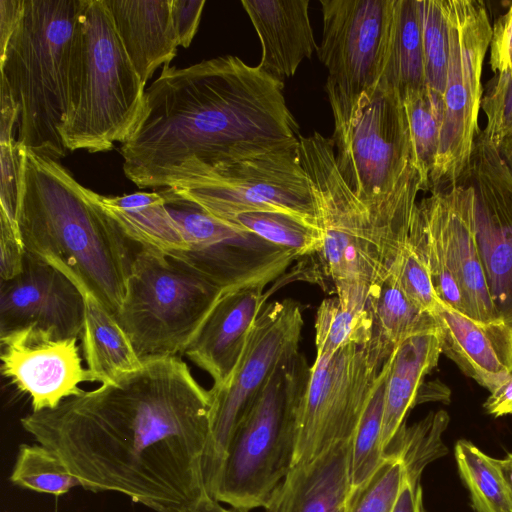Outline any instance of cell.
<instances>
[{"mask_svg":"<svg viewBox=\"0 0 512 512\" xmlns=\"http://www.w3.org/2000/svg\"><path fill=\"white\" fill-rule=\"evenodd\" d=\"M211 408L210 391L180 357L167 356L20 423L61 457L84 490L181 512L208 493L203 459Z\"/></svg>","mask_w":512,"mask_h":512,"instance_id":"cell-1","label":"cell"},{"mask_svg":"<svg viewBox=\"0 0 512 512\" xmlns=\"http://www.w3.org/2000/svg\"><path fill=\"white\" fill-rule=\"evenodd\" d=\"M284 83L232 55L166 64L145 90L143 114L122 144L125 176L167 188L196 167L265 153L298 139Z\"/></svg>","mask_w":512,"mask_h":512,"instance_id":"cell-2","label":"cell"},{"mask_svg":"<svg viewBox=\"0 0 512 512\" xmlns=\"http://www.w3.org/2000/svg\"><path fill=\"white\" fill-rule=\"evenodd\" d=\"M17 223L26 253L62 272L117 317L136 244L60 161L25 149Z\"/></svg>","mask_w":512,"mask_h":512,"instance_id":"cell-3","label":"cell"},{"mask_svg":"<svg viewBox=\"0 0 512 512\" xmlns=\"http://www.w3.org/2000/svg\"><path fill=\"white\" fill-rule=\"evenodd\" d=\"M331 139L343 180L394 262L409 240L417 195L423 191L399 93L381 79L347 122L335 125Z\"/></svg>","mask_w":512,"mask_h":512,"instance_id":"cell-4","label":"cell"},{"mask_svg":"<svg viewBox=\"0 0 512 512\" xmlns=\"http://www.w3.org/2000/svg\"><path fill=\"white\" fill-rule=\"evenodd\" d=\"M83 0H24L21 18L0 53L1 83L19 111L17 141L59 161L67 154L60 131L70 105Z\"/></svg>","mask_w":512,"mask_h":512,"instance_id":"cell-5","label":"cell"},{"mask_svg":"<svg viewBox=\"0 0 512 512\" xmlns=\"http://www.w3.org/2000/svg\"><path fill=\"white\" fill-rule=\"evenodd\" d=\"M301 159L310 180L321 249L306 258L297 275L320 283L328 279L341 305L367 311L371 293L390 272L389 257L370 217L343 180L334 144L319 132L298 136Z\"/></svg>","mask_w":512,"mask_h":512,"instance_id":"cell-6","label":"cell"},{"mask_svg":"<svg viewBox=\"0 0 512 512\" xmlns=\"http://www.w3.org/2000/svg\"><path fill=\"white\" fill-rule=\"evenodd\" d=\"M140 80L103 0H83L70 105L60 134L68 151L111 150L133 133L144 111Z\"/></svg>","mask_w":512,"mask_h":512,"instance_id":"cell-7","label":"cell"},{"mask_svg":"<svg viewBox=\"0 0 512 512\" xmlns=\"http://www.w3.org/2000/svg\"><path fill=\"white\" fill-rule=\"evenodd\" d=\"M310 367L298 352L281 364L238 424L212 497L231 507H265L293 466L297 416Z\"/></svg>","mask_w":512,"mask_h":512,"instance_id":"cell-8","label":"cell"},{"mask_svg":"<svg viewBox=\"0 0 512 512\" xmlns=\"http://www.w3.org/2000/svg\"><path fill=\"white\" fill-rule=\"evenodd\" d=\"M225 291L183 263L138 247L116 319L142 361L176 356Z\"/></svg>","mask_w":512,"mask_h":512,"instance_id":"cell-9","label":"cell"},{"mask_svg":"<svg viewBox=\"0 0 512 512\" xmlns=\"http://www.w3.org/2000/svg\"><path fill=\"white\" fill-rule=\"evenodd\" d=\"M409 240L426 262L439 298L474 320H500L476 240L474 191L465 181L430 191L418 202Z\"/></svg>","mask_w":512,"mask_h":512,"instance_id":"cell-10","label":"cell"},{"mask_svg":"<svg viewBox=\"0 0 512 512\" xmlns=\"http://www.w3.org/2000/svg\"><path fill=\"white\" fill-rule=\"evenodd\" d=\"M167 188L224 222L246 212L278 211L318 224L298 139L245 159L192 168Z\"/></svg>","mask_w":512,"mask_h":512,"instance_id":"cell-11","label":"cell"},{"mask_svg":"<svg viewBox=\"0 0 512 512\" xmlns=\"http://www.w3.org/2000/svg\"><path fill=\"white\" fill-rule=\"evenodd\" d=\"M388 358L373 331L315 358L298 409L293 465L353 437Z\"/></svg>","mask_w":512,"mask_h":512,"instance_id":"cell-12","label":"cell"},{"mask_svg":"<svg viewBox=\"0 0 512 512\" xmlns=\"http://www.w3.org/2000/svg\"><path fill=\"white\" fill-rule=\"evenodd\" d=\"M449 58L442 97L443 121L429 191L454 185L463 176L479 134L481 75L492 25L478 0H447Z\"/></svg>","mask_w":512,"mask_h":512,"instance_id":"cell-13","label":"cell"},{"mask_svg":"<svg viewBox=\"0 0 512 512\" xmlns=\"http://www.w3.org/2000/svg\"><path fill=\"white\" fill-rule=\"evenodd\" d=\"M319 60L328 70L324 89L334 125L347 122L361 97L383 77L396 0H320Z\"/></svg>","mask_w":512,"mask_h":512,"instance_id":"cell-14","label":"cell"},{"mask_svg":"<svg viewBox=\"0 0 512 512\" xmlns=\"http://www.w3.org/2000/svg\"><path fill=\"white\" fill-rule=\"evenodd\" d=\"M301 305L285 299L265 304L254 321L227 384L211 388V433L203 459L205 487L212 496L234 432L276 369L299 352Z\"/></svg>","mask_w":512,"mask_h":512,"instance_id":"cell-15","label":"cell"},{"mask_svg":"<svg viewBox=\"0 0 512 512\" xmlns=\"http://www.w3.org/2000/svg\"><path fill=\"white\" fill-rule=\"evenodd\" d=\"M459 181L474 191L476 240L492 302L512 325V172L499 148L478 134Z\"/></svg>","mask_w":512,"mask_h":512,"instance_id":"cell-16","label":"cell"},{"mask_svg":"<svg viewBox=\"0 0 512 512\" xmlns=\"http://www.w3.org/2000/svg\"><path fill=\"white\" fill-rule=\"evenodd\" d=\"M1 372L29 396L32 412L57 408L84 392L79 384L96 382L82 366L77 338H55L34 326L0 335Z\"/></svg>","mask_w":512,"mask_h":512,"instance_id":"cell-17","label":"cell"},{"mask_svg":"<svg viewBox=\"0 0 512 512\" xmlns=\"http://www.w3.org/2000/svg\"><path fill=\"white\" fill-rule=\"evenodd\" d=\"M84 324V299L62 272L26 253L22 271L1 280L0 335L34 326L55 338H77Z\"/></svg>","mask_w":512,"mask_h":512,"instance_id":"cell-18","label":"cell"},{"mask_svg":"<svg viewBox=\"0 0 512 512\" xmlns=\"http://www.w3.org/2000/svg\"><path fill=\"white\" fill-rule=\"evenodd\" d=\"M267 284L258 282L225 291L184 351L211 376L212 388L225 386L232 376L249 331L269 297Z\"/></svg>","mask_w":512,"mask_h":512,"instance_id":"cell-19","label":"cell"},{"mask_svg":"<svg viewBox=\"0 0 512 512\" xmlns=\"http://www.w3.org/2000/svg\"><path fill=\"white\" fill-rule=\"evenodd\" d=\"M434 317L442 353L464 375L492 392L512 372V325L477 321L445 303Z\"/></svg>","mask_w":512,"mask_h":512,"instance_id":"cell-20","label":"cell"},{"mask_svg":"<svg viewBox=\"0 0 512 512\" xmlns=\"http://www.w3.org/2000/svg\"><path fill=\"white\" fill-rule=\"evenodd\" d=\"M351 450L352 438L293 465L273 491L265 512H347Z\"/></svg>","mask_w":512,"mask_h":512,"instance_id":"cell-21","label":"cell"},{"mask_svg":"<svg viewBox=\"0 0 512 512\" xmlns=\"http://www.w3.org/2000/svg\"><path fill=\"white\" fill-rule=\"evenodd\" d=\"M262 47L257 65L282 81L311 58L316 45L309 18V0H243Z\"/></svg>","mask_w":512,"mask_h":512,"instance_id":"cell-22","label":"cell"},{"mask_svg":"<svg viewBox=\"0 0 512 512\" xmlns=\"http://www.w3.org/2000/svg\"><path fill=\"white\" fill-rule=\"evenodd\" d=\"M103 1L130 62L146 85L177 53L172 0Z\"/></svg>","mask_w":512,"mask_h":512,"instance_id":"cell-23","label":"cell"},{"mask_svg":"<svg viewBox=\"0 0 512 512\" xmlns=\"http://www.w3.org/2000/svg\"><path fill=\"white\" fill-rule=\"evenodd\" d=\"M441 354L440 333L435 330L407 338L389 357L381 435L384 452L405 424L426 375L437 366Z\"/></svg>","mask_w":512,"mask_h":512,"instance_id":"cell-24","label":"cell"},{"mask_svg":"<svg viewBox=\"0 0 512 512\" xmlns=\"http://www.w3.org/2000/svg\"><path fill=\"white\" fill-rule=\"evenodd\" d=\"M82 295L83 354L87 368L96 382L115 383L123 376L140 369L143 361L116 317L88 292H83Z\"/></svg>","mask_w":512,"mask_h":512,"instance_id":"cell-25","label":"cell"},{"mask_svg":"<svg viewBox=\"0 0 512 512\" xmlns=\"http://www.w3.org/2000/svg\"><path fill=\"white\" fill-rule=\"evenodd\" d=\"M161 191L180 232L179 249L168 257L183 263L204 277L215 250L224 243L248 233L179 198L170 188Z\"/></svg>","mask_w":512,"mask_h":512,"instance_id":"cell-26","label":"cell"},{"mask_svg":"<svg viewBox=\"0 0 512 512\" xmlns=\"http://www.w3.org/2000/svg\"><path fill=\"white\" fill-rule=\"evenodd\" d=\"M367 311L373 335L388 357L407 338L439 330L436 319L416 307L405 295L392 269L371 293Z\"/></svg>","mask_w":512,"mask_h":512,"instance_id":"cell-27","label":"cell"},{"mask_svg":"<svg viewBox=\"0 0 512 512\" xmlns=\"http://www.w3.org/2000/svg\"><path fill=\"white\" fill-rule=\"evenodd\" d=\"M383 80L403 99L426 87L419 0H396Z\"/></svg>","mask_w":512,"mask_h":512,"instance_id":"cell-28","label":"cell"},{"mask_svg":"<svg viewBox=\"0 0 512 512\" xmlns=\"http://www.w3.org/2000/svg\"><path fill=\"white\" fill-rule=\"evenodd\" d=\"M226 223L290 250L298 259L318 252L322 246V233L317 223L285 212H246Z\"/></svg>","mask_w":512,"mask_h":512,"instance_id":"cell-29","label":"cell"},{"mask_svg":"<svg viewBox=\"0 0 512 512\" xmlns=\"http://www.w3.org/2000/svg\"><path fill=\"white\" fill-rule=\"evenodd\" d=\"M0 87V225L19 231L17 214L25 148L14 136L18 107L7 87L3 83Z\"/></svg>","mask_w":512,"mask_h":512,"instance_id":"cell-30","label":"cell"},{"mask_svg":"<svg viewBox=\"0 0 512 512\" xmlns=\"http://www.w3.org/2000/svg\"><path fill=\"white\" fill-rule=\"evenodd\" d=\"M455 459L476 512H512V502L497 459L464 439L455 445Z\"/></svg>","mask_w":512,"mask_h":512,"instance_id":"cell-31","label":"cell"},{"mask_svg":"<svg viewBox=\"0 0 512 512\" xmlns=\"http://www.w3.org/2000/svg\"><path fill=\"white\" fill-rule=\"evenodd\" d=\"M448 423L449 415L445 410L431 411L411 426L405 423L397 431L385 453L400 457L407 477L413 483H420L424 468L448 453L442 440Z\"/></svg>","mask_w":512,"mask_h":512,"instance_id":"cell-32","label":"cell"},{"mask_svg":"<svg viewBox=\"0 0 512 512\" xmlns=\"http://www.w3.org/2000/svg\"><path fill=\"white\" fill-rule=\"evenodd\" d=\"M387 373L388 360L379 373L373 393L352 437L351 492L368 481L385 459L381 435Z\"/></svg>","mask_w":512,"mask_h":512,"instance_id":"cell-33","label":"cell"},{"mask_svg":"<svg viewBox=\"0 0 512 512\" xmlns=\"http://www.w3.org/2000/svg\"><path fill=\"white\" fill-rule=\"evenodd\" d=\"M409 132L423 191H429V180L439 149L443 121L442 98L427 86L403 99Z\"/></svg>","mask_w":512,"mask_h":512,"instance_id":"cell-34","label":"cell"},{"mask_svg":"<svg viewBox=\"0 0 512 512\" xmlns=\"http://www.w3.org/2000/svg\"><path fill=\"white\" fill-rule=\"evenodd\" d=\"M10 481L26 490L56 496L81 487L80 480L71 473L61 457L39 443L19 446Z\"/></svg>","mask_w":512,"mask_h":512,"instance_id":"cell-35","label":"cell"},{"mask_svg":"<svg viewBox=\"0 0 512 512\" xmlns=\"http://www.w3.org/2000/svg\"><path fill=\"white\" fill-rule=\"evenodd\" d=\"M427 88L443 97L449 58L447 0H419Z\"/></svg>","mask_w":512,"mask_h":512,"instance_id":"cell-36","label":"cell"},{"mask_svg":"<svg viewBox=\"0 0 512 512\" xmlns=\"http://www.w3.org/2000/svg\"><path fill=\"white\" fill-rule=\"evenodd\" d=\"M372 331L368 311L352 312L344 308L336 296L324 299L315 320L316 357H330L350 341Z\"/></svg>","mask_w":512,"mask_h":512,"instance_id":"cell-37","label":"cell"},{"mask_svg":"<svg viewBox=\"0 0 512 512\" xmlns=\"http://www.w3.org/2000/svg\"><path fill=\"white\" fill-rule=\"evenodd\" d=\"M405 477L401 458L385 453L371 478L351 492L347 512H392Z\"/></svg>","mask_w":512,"mask_h":512,"instance_id":"cell-38","label":"cell"},{"mask_svg":"<svg viewBox=\"0 0 512 512\" xmlns=\"http://www.w3.org/2000/svg\"><path fill=\"white\" fill-rule=\"evenodd\" d=\"M391 269L409 300L420 310L434 317L443 302L436 292L426 262L410 240L401 250Z\"/></svg>","mask_w":512,"mask_h":512,"instance_id":"cell-39","label":"cell"},{"mask_svg":"<svg viewBox=\"0 0 512 512\" xmlns=\"http://www.w3.org/2000/svg\"><path fill=\"white\" fill-rule=\"evenodd\" d=\"M486 117L479 135L497 148L512 135V71L495 73L481 100Z\"/></svg>","mask_w":512,"mask_h":512,"instance_id":"cell-40","label":"cell"},{"mask_svg":"<svg viewBox=\"0 0 512 512\" xmlns=\"http://www.w3.org/2000/svg\"><path fill=\"white\" fill-rule=\"evenodd\" d=\"M489 62L495 73L512 71V3L492 26Z\"/></svg>","mask_w":512,"mask_h":512,"instance_id":"cell-41","label":"cell"},{"mask_svg":"<svg viewBox=\"0 0 512 512\" xmlns=\"http://www.w3.org/2000/svg\"><path fill=\"white\" fill-rule=\"evenodd\" d=\"M205 0H172V17L179 46L191 44L200 24Z\"/></svg>","mask_w":512,"mask_h":512,"instance_id":"cell-42","label":"cell"},{"mask_svg":"<svg viewBox=\"0 0 512 512\" xmlns=\"http://www.w3.org/2000/svg\"><path fill=\"white\" fill-rule=\"evenodd\" d=\"M24 0H0V53H2L21 18Z\"/></svg>","mask_w":512,"mask_h":512,"instance_id":"cell-43","label":"cell"},{"mask_svg":"<svg viewBox=\"0 0 512 512\" xmlns=\"http://www.w3.org/2000/svg\"><path fill=\"white\" fill-rule=\"evenodd\" d=\"M483 407L489 415L494 417L512 414V372L490 392Z\"/></svg>","mask_w":512,"mask_h":512,"instance_id":"cell-44","label":"cell"},{"mask_svg":"<svg viewBox=\"0 0 512 512\" xmlns=\"http://www.w3.org/2000/svg\"><path fill=\"white\" fill-rule=\"evenodd\" d=\"M392 512H424L422 488L406 475Z\"/></svg>","mask_w":512,"mask_h":512,"instance_id":"cell-45","label":"cell"},{"mask_svg":"<svg viewBox=\"0 0 512 512\" xmlns=\"http://www.w3.org/2000/svg\"><path fill=\"white\" fill-rule=\"evenodd\" d=\"M221 502L206 493L195 503L186 507L181 512H249L250 510L238 507L224 508Z\"/></svg>","mask_w":512,"mask_h":512,"instance_id":"cell-46","label":"cell"},{"mask_svg":"<svg viewBox=\"0 0 512 512\" xmlns=\"http://www.w3.org/2000/svg\"><path fill=\"white\" fill-rule=\"evenodd\" d=\"M444 398H449V390L446 387L441 388V383H423L416 399V405L426 401H442Z\"/></svg>","mask_w":512,"mask_h":512,"instance_id":"cell-47","label":"cell"},{"mask_svg":"<svg viewBox=\"0 0 512 512\" xmlns=\"http://www.w3.org/2000/svg\"><path fill=\"white\" fill-rule=\"evenodd\" d=\"M497 463L512 502V453L504 459H497Z\"/></svg>","mask_w":512,"mask_h":512,"instance_id":"cell-48","label":"cell"},{"mask_svg":"<svg viewBox=\"0 0 512 512\" xmlns=\"http://www.w3.org/2000/svg\"><path fill=\"white\" fill-rule=\"evenodd\" d=\"M506 162L512 172V150L508 153V155L506 156Z\"/></svg>","mask_w":512,"mask_h":512,"instance_id":"cell-49","label":"cell"}]
</instances>
